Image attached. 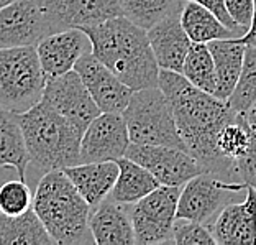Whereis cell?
<instances>
[{
    "mask_svg": "<svg viewBox=\"0 0 256 245\" xmlns=\"http://www.w3.org/2000/svg\"><path fill=\"white\" fill-rule=\"evenodd\" d=\"M10 2H14V0H0V9H4L5 5H8Z\"/></svg>",
    "mask_w": 256,
    "mask_h": 245,
    "instance_id": "obj_37",
    "label": "cell"
},
{
    "mask_svg": "<svg viewBox=\"0 0 256 245\" xmlns=\"http://www.w3.org/2000/svg\"><path fill=\"white\" fill-rule=\"evenodd\" d=\"M226 102L236 114H243L256 102V46H246L240 79Z\"/></svg>",
    "mask_w": 256,
    "mask_h": 245,
    "instance_id": "obj_27",
    "label": "cell"
},
{
    "mask_svg": "<svg viewBox=\"0 0 256 245\" xmlns=\"http://www.w3.org/2000/svg\"><path fill=\"white\" fill-rule=\"evenodd\" d=\"M158 87L171 104L184 148L199 161L204 171L235 181V163L220 155L215 140L220 128L236 120L238 114L226 101L192 86L181 73L160 69Z\"/></svg>",
    "mask_w": 256,
    "mask_h": 245,
    "instance_id": "obj_1",
    "label": "cell"
},
{
    "mask_svg": "<svg viewBox=\"0 0 256 245\" xmlns=\"http://www.w3.org/2000/svg\"><path fill=\"white\" fill-rule=\"evenodd\" d=\"M179 20L192 43H208L214 40L238 38L234 30L225 27L210 10L194 0H181Z\"/></svg>",
    "mask_w": 256,
    "mask_h": 245,
    "instance_id": "obj_23",
    "label": "cell"
},
{
    "mask_svg": "<svg viewBox=\"0 0 256 245\" xmlns=\"http://www.w3.org/2000/svg\"><path fill=\"white\" fill-rule=\"evenodd\" d=\"M33 207V192L23 179H5L0 184V212L18 215Z\"/></svg>",
    "mask_w": 256,
    "mask_h": 245,
    "instance_id": "obj_29",
    "label": "cell"
},
{
    "mask_svg": "<svg viewBox=\"0 0 256 245\" xmlns=\"http://www.w3.org/2000/svg\"><path fill=\"white\" fill-rule=\"evenodd\" d=\"M82 30L92 43V55L132 91L158 87L160 66L144 28L118 15Z\"/></svg>",
    "mask_w": 256,
    "mask_h": 245,
    "instance_id": "obj_2",
    "label": "cell"
},
{
    "mask_svg": "<svg viewBox=\"0 0 256 245\" xmlns=\"http://www.w3.org/2000/svg\"><path fill=\"white\" fill-rule=\"evenodd\" d=\"M50 32L84 28L122 15L118 0H36Z\"/></svg>",
    "mask_w": 256,
    "mask_h": 245,
    "instance_id": "obj_13",
    "label": "cell"
},
{
    "mask_svg": "<svg viewBox=\"0 0 256 245\" xmlns=\"http://www.w3.org/2000/svg\"><path fill=\"white\" fill-rule=\"evenodd\" d=\"M28 165L30 153L23 138L18 115L0 107V168H14L16 176L26 181Z\"/></svg>",
    "mask_w": 256,
    "mask_h": 245,
    "instance_id": "obj_21",
    "label": "cell"
},
{
    "mask_svg": "<svg viewBox=\"0 0 256 245\" xmlns=\"http://www.w3.org/2000/svg\"><path fill=\"white\" fill-rule=\"evenodd\" d=\"M18 119L30 163L43 174L80 163L82 132L50 104L40 101Z\"/></svg>",
    "mask_w": 256,
    "mask_h": 245,
    "instance_id": "obj_4",
    "label": "cell"
},
{
    "mask_svg": "<svg viewBox=\"0 0 256 245\" xmlns=\"http://www.w3.org/2000/svg\"><path fill=\"white\" fill-rule=\"evenodd\" d=\"M74 71L82 79L100 112L122 114L130 102L133 91L124 84L110 69L92 55H82L74 66Z\"/></svg>",
    "mask_w": 256,
    "mask_h": 245,
    "instance_id": "obj_14",
    "label": "cell"
},
{
    "mask_svg": "<svg viewBox=\"0 0 256 245\" xmlns=\"http://www.w3.org/2000/svg\"><path fill=\"white\" fill-rule=\"evenodd\" d=\"M92 51V43L82 28L50 33L36 45V53L46 78L72 71L82 55Z\"/></svg>",
    "mask_w": 256,
    "mask_h": 245,
    "instance_id": "obj_15",
    "label": "cell"
},
{
    "mask_svg": "<svg viewBox=\"0 0 256 245\" xmlns=\"http://www.w3.org/2000/svg\"><path fill=\"white\" fill-rule=\"evenodd\" d=\"M253 2H254V12H253L252 27H250V30L243 35V37L238 38L242 43H245L246 46H256V0H253Z\"/></svg>",
    "mask_w": 256,
    "mask_h": 245,
    "instance_id": "obj_34",
    "label": "cell"
},
{
    "mask_svg": "<svg viewBox=\"0 0 256 245\" xmlns=\"http://www.w3.org/2000/svg\"><path fill=\"white\" fill-rule=\"evenodd\" d=\"M122 15L150 30L162 19L181 12V0H118Z\"/></svg>",
    "mask_w": 256,
    "mask_h": 245,
    "instance_id": "obj_26",
    "label": "cell"
},
{
    "mask_svg": "<svg viewBox=\"0 0 256 245\" xmlns=\"http://www.w3.org/2000/svg\"><path fill=\"white\" fill-rule=\"evenodd\" d=\"M125 156L146 168L161 186L181 188L190 178L204 171L199 161L188 150L178 147L130 143Z\"/></svg>",
    "mask_w": 256,
    "mask_h": 245,
    "instance_id": "obj_9",
    "label": "cell"
},
{
    "mask_svg": "<svg viewBox=\"0 0 256 245\" xmlns=\"http://www.w3.org/2000/svg\"><path fill=\"white\" fill-rule=\"evenodd\" d=\"M243 117L248 122V125L256 130V102H253L252 106H250L245 112H243Z\"/></svg>",
    "mask_w": 256,
    "mask_h": 245,
    "instance_id": "obj_35",
    "label": "cell"
},
{
    "mask_svg": "<svg viewBox=\"0 0 256 245\" xmlns=\"http://www.w3.org/2000/svg\"><path fill=\"white\" fill-rule=\"evenodd\" d=\"M245 189V183L228 181L214 173L202 171L182 186L176 217L208 225L226 204Z\"/></svg>",
    "mask_w": 256,
    "mask_h": 245,
    "instance_id": "obj_7",
    "label": "cell"
},
{
    "mask_svg": "<svg viewBox=\"0 0 256 245\" xmlns=\"http://www.w3.org/2000/svg\"><path fill=\"white\" fill-rule=\"evenodd\" d=\"M89 229L97 245H135V230L125 204L110 197L104 199L90 212Z\"/></svg>",
    "mask_w": 256,
    "mask_h": 245,
    "instance_id": "obj_18",
    "label": "cell"
},
{
    "mask_svg": "<svg viewBox=\"0 0 256 245\" xmlns=\"http://www.w3.org/2000/svg\"><path fill=\"white\" fill-rule=\"evenodd\" d=\"M54 245L36 212L28 209L18 215L0 212V245Z\"/></svg>",
    "mask_w": 256,
    "mask_h": 245,
    "instance_id": "obj_24",
    "label": "cell"
},
{
    "mask_svg": "<svg viewBox=\"0 0 256 245\" xmlns=\"http://www.w3.org/2000/svg\"><path fill=\"white\" fill-rule=\"evenodd\" d=\"M130 143L124 115L100 112L80 138V163L117 161L125 156Z\"/></svg>",
    "mask_w": 256,
    "mask_h": 245,
    "instance_id": "obj_11",
    "label": "cell"
},
{
    "mask_svg": "<svg viewBox=\"0 0 256 245\" xmlns=\"http://www.w3.org/2000/svg\"><path fill=\"white\" fill-rule=\"evenodd\" d=\"M50 33L36 0H14L0 9V48L36 46Z\"/></svg>",
    "mask_w": 256,
    "mask_h": 245,
    "instance_id": "obj_12",
    "label": "cell"
},
{
    "mask_svg": "<svg viewBox=\"0 0 256 245\" xmlns=\"http://www.w3.org/2000/svg\"><path fill=\"white\" fill-rule=\"evenodd\" d=\"M146 32L160 69L181 73L192 42L181 25L179 12L162 19Z\"/></svg>",
    "mask_w": 256,
    "mask_h": 245,
    "instance_id": "obj_17",
    "label": "cell"
},
{
    "mask_svg": "<svg viewBox=\"0 0 256 245\" xmlns=\"http://www.w3.org/2000/svg\"><path fill=\"white\" fill-rule=\"evenodd\" d=\"M171 243L178 245H214L215 238L210 227L188 219H176L172 227Z\"/></svg>",
    "mask_w": 256,
    "mask_h": 245,
    "instance_id": "obj_30",
    "label": "cell"
},
{
    "mask_svg": "<svg viewBox=\"0 0 256 245\" xmlns=\"http://www.w3.org/2000/svg\"><path fill=\"white\" fill-rule=\"evenodd\" d=\"M194 2L200 4L202 7H206L207 10H210L225 27H228L230 30H234L236 33L238 38L243 37V32L235 25V22L232 20V17L228 15V10L225 7V0H194Z\"/></svg>",
    "mask_w": 256,
    "mask_h": 245,
    "instance_id": "obj_33",
    "label": "cell"
},
{
    "mask_svg": "<svg viewBox=\"0 0 256 245\" xmlns=\"http://www.w3.org/2000/svg\"><path fill=\"white\" fill-rule=\"evenodd\" d=\"M225 7L235 25L245 35L252 27L254 2L253 0H225Z\"/></svg>",
    "mask_w": 256,
    "mask_h": 245,
    "instance_id": "obj_32",
    "label": "cell"
},
{
    "mask_svg": "<svg viewBox=\"0 0 256 245\" xmlns=\"http://www.w3.org/2000/svg\"><path fill=\"white\" fill-rule=\"evenodd\" d=\"M42 101L72 122L82 133L87 125L100 114V109L97 107L90 92L74 69L46 79Z\"/></svg>",
    "mask_w": 256,
    "mask_h": 245,
    "instance_id": "obj_10",
    "label": "cell"
},
{
    "mask_svg": "<svg viewBox=\"0 0 256 245\" xmlns=\"http://www.w3.org/2000/svg\"><path fill=\"white\" fill-rule=\"evenodd\" d=\"M181 74L197 89L215 96L217 91V76L215 64L207 43H192L188 51Z\"/></svg>",
    "mask_w": 256,
    "mask_h": 245,
    "instance_id": "obj_25",
    "label": "cell"
},
{
    "mask_svg": "<svg viewBox=\"0 0 256 245\" xmlns=\"http://www.w3.org/2000/svg\"><path fill=\"white\" fill-rule=\"evenodd\" d=\"M179 186H158L150 194L133 204L130 217L140 245L171 243L176 222Z\"/></svg>",
    "mask_w": 256,
    "mask_h": 245,
    "instance_id": "obj_8",
    "label": "cell"
},
{
    "mask_svg": "<svg viewBox=\"0 0 256 245\" xmlns=\"http://www.w3.org/2000/svg\"><path fill=\"white\" fill-rule=\"evenodd\" d=\"M210 232L220 245H256V188L246 186L245 199L226 204Z\"/></svg>",
    "mask_w": 256,
    "mask_h": 245,
    "instance_id": "obj_16",
    "label": "cell"
},
{
    "mask_svg": "<svg viewBox=\"0 0 256 245\" xmlns=\"http://www.w3.org/2000/svg\"><path fill=\"white\" fill-rule=\"evenodd\" d=\"M76 189L80 192L90 207H97L107 199L118 176L117 161H94L62 168Z\"/></svg>",
    "mask_w": 256,
    "mask_h": 245,
    "instance_id": "obj_19",
    "label": "cell"
},
{
    "mask_svg": "<svg viewBox=\"0 0 256 245\" xmlns=\"http://www.w3.org/2000/svg\"><path fill=\"white\" fill-rule=\"evenodd\" d=\"M234 178H236L235 181L256 188V130L253 128L246 151L238 160H235Z\"/></svg>",
    "mask_w": 256,
    "mask_h": 245,
    "instance_id": "obj_31",
    "label": "cell"
},
{
    "mask_svg": "<svg viewBox=\"0 0 256 245\" xmlns=\"http://www.w3.org/2000/svg\"><path fill=\"white\" fill-rule=\"evenodd\" d=\"M117 163L118 176L108 194L112 201L130 206V204L138 202L142 197H144L151 191H154L158 186H161L158 179L146 168L138 165L136 161L126 158V156H122V158L117 160Z\"/></svg>",
    "mask_w": 256,
    "mask_h": 245,
    "instance_id": "obj_22",
    "label": "cell"
},
{
    "mask_svg": "<svg viewBox=\"0 0 256 245\" xmlns=\"http://www.w3.org/2000/svg\"><path fill=\"white\" fill-rule=\"evenodd\" d=\"M207 46L212 53L215 76H217L215 96L222 101H226L235 91L238 79H240L246 45L242 43L238 38H226L208 42Z\"/></svg>",
    "mask_w": 256,
    "mask_h": 245,
    "instance_id": "obj_20",
    "label": "cell"
},
{
    "mask_svg": "<svg viewBox=\"0 0 256 245\" xmlns=\"http://www.w3.org/2000/svg\"><path fill=\"white\" fill-rule=\"evenodd\" d=\"M33 211L58 245L94 243L89 217L92 207L62 170L44 173L33 194Z\"/></svg>",
    "mask_w": 256,
    "mask_h": 245,
    "instance_id": "obj_3",
    "label": "cell"
},
{
    "mask_svg": "<svg viewBox=\"0 0 256 245\" xmlns=\"http://www.w3.org/2000/svg\"><path fill=\"white\" fill-rule=\"evenodd\" d=\"M122 115L126 122L132 143L184 148L171 104L160 87L133 91Z\"/></svg>",
    "mask_w": 256,
    "mask_h": 245,
    "instance_id": "obj_6",
    "label": "cell"
},
{
    "mask_svg": "<svg viewBox=\"0 0 256 245\" xmlns=\"http://www.w3.org/2000/svg\"><path fill=\"white\" fill-rule=\"evenodd\" d=\"M46 74L36 46L0 48V107L20 115L43 99Z\"/></svg>",
    "mask_w": 256,
    "mask_h": 245,
    "instance_id": "obj_5",
    "label": "cell"
},
{
    "mask_svg": "<svg viewBox=\"0 0 256 245\" xmlns=\"http://www.w3.org/2000/svg\"><path fill=\"white\" fill-rule=\"evenodd\" d=\"M250 137H252V127L248 125L243 114H238L236 120L220 128L215 145H217L220 155L235 163V160H238L246 151Z\"/></svg>",
    "mask_w": 256,
    "mask_h": 245,
    "instance_id": "obj_28",
    "label": "cell"
},
{
    "mask_svg": "<svg viewBox=\"0 0 256 245\" xmlns=\"http://www.w3.org/2000/svg\"><path fill=\"white\" fill-rule=\"evenodd\" d=\"M8 170H14V168H0V184L5 181V173Z\"/></svg>",
    "mask_w": 256,
    "mask_h": 245,
    "instance_id": "obj_36",
    "label": "cell"
}]
</instances>
